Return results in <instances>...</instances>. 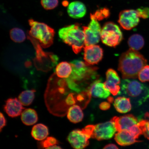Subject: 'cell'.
<instances>
[{"label":"cell","instance_id":"6da1fadb","mask_svg":"<svg viewBox=\"0 0 149 149\" xmlns=\"http://www.w3.org/2000/svg\"><path fill=\"white\" fill-rule=\"evenodd\" d=\"M70 63L72 73L66 79L69 87L77 93L89 90L93 83L98 79L97 68L80 60H74Z\"/></svg>","mask_w":149,"mask_h":149},{"label":"cell","instance_id":"7a4b0ae2","mask_svg":"<svg viewBox=\"0 0 149 149\" xmlns=\"http://www.w3.org/2000/svg\"><path fill=\"white\" fill-rule=\"evenodd\" d=\"M147 60L141 54L130 49L123 53L119 59L118 70L123 79H135L146 66Z\"/></svg>","mask_w":149,"mask_h":149},{"label":"cell","instance_id":"3957f363","mask_svg":"<svg viewBox=\"0 0 149 149\" xmlns=\"http://www.w3.org/2000/svg\"><path fill=\"white\" fill-rule=\"evenodd\" d=\"M121 85L120 95L128 97L135 105H141L149 98V88L136 80L123 79Z\"/></svg>","mask_w":149,"mask_h":149},{"label":"cell","instance_id":"277c9868","mask_svg":"<svg viewBox=\"0 0 149 149\" xmlns=\"http://www.w3.org/2000/svg\"><path fill=\"white\" fill-rule=\"evenodd\" d=\"M58 35L63 41L71 46L74 53H80L85 47V36L83 27L78 24L67 26L59 30Z\"/></svg>","mask_w":149,"mask_h":149},{"label":"cell","instance_id":"5b68a950","mask_svg":"<svg viewBox=\"0 0 149 149\" xmlns=\"http://www.w3.org/2000/svg\"><path fill=\"white\" fill-rule=\"evenodd\" d=\"M29 23L31 26L29 35L36 39L42 47L48 48L53 44L55 33L53 29L32 19L29 20Z\"/></svg>","mask_w":149,"mask_h":149},{"label":"cell","instance_id":"8992f818","mask_svg":"<svg viewBox=\"0 0 149 149\" xmlns=\"http://www.w3.org/2000/svg\"><path fill=\"white\" fill-rule=\"evenodd\" d=\"M28 38L32 42L36 52V57L34 59L35 66L39 70L47 71L51 69L56 64L58 58L53 54L45 53L42 51L38 41L31 36Z\"/></svg>","mask_w":149,"mask_h":149},{"label":"cell","instance_id":"52a82bcc","mask_svg":"<svg viewBox=\"0 0 149 149\" xmlns=\"http://www.w3.org/2000/svg\"><path fill=\"white\" fill-rule=\"evenodd\" d=\"M100 38L105 45L115 47L122 41L123 36L118 25L113 22H108L102 28Z\"/></svg>","mask_w":149,"mask_h":149},{"label":"cell","instance_id":"ba28073f","mask_svg":"<svg viewBox=\"0 0 149 149\" xmlns=\"http://www.w3.org/2000/svg\"><path fill=\"white\" fill-rule=\"evenodd\" d=\"M91 21L88 26H83L85 36V46L95 45L99 42L102 29L98 20L91 18Z\"/></svg>","mask_w":149,"mask_h":149},{"label":"cell","instance_id":"9c48e42d","mask_svg":"<svg viewBox=\"0 0 149 149\" xmlns=\"http://www.w3.org/2000/svg\"><path fill=\"white\" fill-rule=\"evenodd\" d=\"M117 130L112 121L100 123L94 125L91 137L98 141L111 139Z\"/></svg>","mask_w":149,"mask_h":149},{"label":"cell","instance_id":"30bf717a","mask_svg":"<svg viewBox=\"0 0 149 149\" xmlns=\"http://www.w3.org/2000/svg\"><path fill=\"white\" fill-rule=\"evenodd\" d=\"M91 137V135L84 128L81 130H72L69 134L67 139L73 148L81 149L88 146L89 139Z\"/></svg>","mask_w":149,"mask_h":149},{"label":"cell","instance_id":"8fae6325","mask_svg":"<svg viewBox=\"0 0 149 149\" xmlns=\"http://www.w3.org/2000/svg\"><path fill=\"white\" fill-rule=\"evenodd\" d=\"M139 18L136 10L126 9L120 13L118 22L123 29L130 30L139 24Z\"/></svg>","mask_w":149,"mask_h":149},{"label":"cell","instance_id":"7c38bea8","mask_svg":"<svg viewBox=\"0 0 149 149\" xmlns=\"http://www.w3.org/2000/svg\"><path fill=\"white\" fill-rule=\"evenodd\" d=\"M84 59L89 65L97 64L103 57V51L99 45H92L84 47Z\"/></svg>","mask_w":149,"mask_h":149},{"label":"cell","instance_id":"4fadbf2b","mask_svg":"<svg viewBox=\"0 0 149 149\" xmlns=\"http://www.w3.org/2000/svg\"><path fill=\"white\" fill-rule=\"evenodd\" d=\"M106 74L107 79L104 83L106 87L113 96L120 94V80L117 72L112 69H109Z\"/></svg>","mask_w":149,"mask_h":149},{"label":"cell","instance_id":"5bb4252c","mask_svg":"<svg viewBox=\"0 0 149 149\" xmlns=\"http://www.w3.org/2000/svg\"><path fill=\"white\" fill-rule=\"evenodd\" d=\"M114 123L117 131L123 130H129L132 127L138 123L136 117L132 114H128L122 116H115L111 119Z\"/></svg>","mask_w":149,"mask_h":149},{"label":"cell","instance_id":"9a60e30c","mask_svg":"<svg viewBox=\"0 0 149 149\" xmlns=\"http://www.w3.org/2000/svg\"><path fill=\"white\" fill-rule=\"evenodd\" d=\"M18 99L10 98L5 102L4 109L9 117L14 118L21 115L24 107Z\"/></svg>","mask_w":149,"mask_h":149},{"label":"cell","instance_id":"2e32d148","mask_svg":"<svg viewBox=\"0 0 149 149\" xmlns=\"http://www.w3.org/2000/svg\"><path fill=\"white\" fill-rule=\"evenodd\" d=\"M114 139L117 144L123 146H129L141 141L137 140V138L128 130L118 132L115 134Z\"/></svg>","mask_w":149,"mask_h":149},{"label":"cell","instance_id":"e0dca14e","mask_svg":"<svg viewBox=\"0 0 149 149\" xmlns=\"http://www.w3.org/2000/svg\"><path fill=\"white\" fill-rule=\"evenodd\" d=\"M100 79L97 80L91 86L88 90L93 97L106 98L110 94V92Z\"/></svg>","mask_w":149,"mask_h":149},{"label":"cell","instance_id":"ac0fdd59","mask_svg":"<svg viewBox=\"0 0 149 149\" xmlns=\"http://www.w3.org/2000/svg\"><path fill=\"white\" fill-rule=\"evenodd\" d=\"M68 13L70 17L75 19L82 18L86 13V8L81 1H74L68 6Z\"/></svg>","mask_w":149,"mask_h":149},{"label":"cell","instance_id":"d6986e66","mask_svg":"<svg viewBox=\"0 0 149 149\" xmlns=\"http://www.w3.org/2000/svg\"><path fill=\"white\" fill-rule=\"evenodd\" d=\"M113 105L116 110L120 113H128L132 109L130 99L125 97H119L117 98L115 100Z\"/></svg>","mask_w":149,"mask_h":149},{"label":"cell","instance_id":"ffe728a7","mask_svg":"<svg viewBox=\"0 0 149 149\" xmlns=\"http://www.w3.org/2000/svg\"><path fill=\"white\" fill-rule=\"evenodd\" d=\"M67 117L70 122L77 123L81 122L84 117V113L79 106L74 105L68 109Z\"/></svg>","mask_w":149,"mask_h":149},{"label":"cell","instance_id":"44dd1931","mask_svg":"<svg viewBox=\"0 0 149 149\" xmlns=\"http://www.w3.org/2000/svg\"><path fill=\"white\" fill-rule=\"evenodd\" d=\"M31 135L33 138L37 141L44 140L49 135L47 127L43 124H37L33 126Z\"/></svg>","mask_w":149,"mask_h":149},{"label":"cell","instance_id":"7402d4cb","mask_svg":"<svg viewBox=\"0 0 149 149\" xmlns=\"http://www.w3.org/2000/svg\"><path fill=\"white\" fill-rule=\"evenodd\" d=\"M72 64L66 61H63L57 65L56 68V74L61 79H68L72 72Z\"/></svg>","mask_w":149,"mask_h":149},{"label":"cell","instance_id":"603a6c76","mask_svg":"<svg viewBox=\"0 0 149 149\" xmlns=\"http://www.w3.org/2000/svg\"><path fill=\"white\" fill-rule=\"evenodd\" d=\"M21 119L22 122L25 125H32L36 123L38 121V115L34 109H26L22 112Z\"/></svg>","mask_w":149,"mask_h":149},{"label":"cell","instance_id":"cb8c5ba5","mask_svg":"<svg viewBox=\"0 0 149 149\" xmlns=\"http://www.w3.org/2000/svg\"><path fill=\"white\" fill-rule=\"evenodd\" d=\"M128 44L130 49L139 51L143 47L145 42L143 37L138 34L132 35L128 39Z\"/></svg>","mask_w":149,"mask_h":149},{"label":"cell","instance_id":"d4e9b609","mask_svg":"<svg viewBox=\"0 0 149 149\" xmlns=\"http://www.w3.org/2000/svg\"><path fill=\"white\" fill-rule=\"evenodd\" d=\"M35 92L34 89L23 91L19 95L18 100L23 106H29L34 100Z\"/></svg>","mask_w":149,"mask_h":149},{"label":"cell","instance_id":"484cf974","mask_svg":"<svg viewBox=\"0 0 149 149\" xmlns=\"http://www.w3.org/2000/svg\"><path fill=\"white\" fill-rule=\"evenodd\" d=\"M10 36L13 41L17 43L24 42L26 38L25 33L22 29L18 28H15L11 29Z\"/></svg>","mask_w":149,"mask_h":149},{"label":"cell","instance_id":"4316f807","mask_svg":"<svg viewBox=\"0 0 149 149\" xmlns=\"http://www.w3.org/2000/svg\"><path fill=\"white\" fill-rule=\"evenodd\" d=\"M139 123L142 130L143 135L149 140V113H145V119L141 120Z\"/></svg>","mask_w":149,"mask_h":149},{"label":"cell","instance_id":"83f0119b","mask_svg":"<svg viewBox=\"0 0 149 149\" xmlns=\"http://www.w3.org/2000/svg\"><path fill=\"white\" fill-rule=\"evenodd\" d=\"M110 14V13L109 9L102 8L96 10L94 14H91L90 17L100 21L109 17Z\"/></svg>","mask_w":149,"mask_h":149},{"label":"cell","instance_id":"f1b7e54d","mask_svg":"<svg viewBox=\"0 0 149 149\" xmlns=\"http://www.w3.org/2000/svg\"><path fill=\"white\" fill-rule=\"evenodd\" d=\"M41 3L44 9L51 10L58 6V0H41Z\"/></svg>","mask_w":149,"mask_h":149},{"label":"cell","instance_id":"f546056e","mask_svg":"<svg viewBox=\"0 0 149 149\" xmlns=\"http://www.w3.org/2000/svg\"><path fill=\"white\" fill-rule=\"evenodd\" d=\"M40 143L42 148L48 149L54 145L58 144V141L54 137H49L43 140Z\"/></svg>","mask_w":149,"mask_h":149},{"label":"cell","instance_id":"4dcf8cb0","mask_svg":"<svg viewBox=\"0 0 149 149\" xmlns=\"http://www.w3.org/2000/svg\"><path fill=\"white\" fill-rule=\"evenodd\" d=\"M138 77L142 82L149 81V65H146L139 72Z\"/></svg>","mask_w":149,"mask_h":149},{"label":"cell","instance_id":"1f68e13d","mask_svg":"<svg viewBox=\"0 0 149 149\" xmlns=\"http://www.w3.org/2000/svg\"><path fill=\"white\" fill-rule=\"evenodd\" d=\"M136 11L139 17L144 19L149 17V8L148 7H141L137 9Z\"/></svg>","mask_w":149,"mask_h":149},{"label":"cell","instance_id":"d6a6232c","mask_svg":"<svg viewBox=\"0 0 149 149\" xmlns=\"http://www.w3.org/2000/svg\"><path fill=\"white\" fill-rule=\"evenodd\" d=\"M76 100L74 98V94L70 93L69 94L65 100L67 105L72 106L76 103Z\"/></svg>","mask_w":149,"mask_h":149},{"label":"cell","instance_id":"836d02e7","mask_svg":"<svg viewBox=\"0 0 149 149\" xmlns=\"http://www.w3.org/2000/svg\"><path fill=\"white\" fill-rule=\"evenodd\" d=\"M100 108L102 111H107L110 109L111 104L108 102H103L100 104Z\"/></svg>","mask_w":149,"mask_h":149},{"label":"cell","instance_id":"e575fe53","mask_svg":"<svg viewBox=\"0 0 149 149\" xmlns=\"http://www.w3.org/2000/svg\"><path fill=\"white\" fill-rule=\"evenodd\" d=\"M6 119L5 117L2 113H1V131L3 128L6 125Z\"/></svg>","mask_w":149,"mask_h":149},{"label":"cell","instance_id":"d590c367","mask_svg":"<svg viewBox=\"0 0 149 149\" xmlns=\"http://www.w3.org/2000/svg\"><path fill=\"white\" fill-rule=\"evenodd\" d=\"M104 149H118L116 145L113 144H108L104 147Z\"/></svg>","mask_w":149,"mask_h":149},{"label":"cell","instance_id":"8d00e7d4","mask_svg":"<svg viewBox=\"0 0 149 149\" xmlns=\"http://www.w3.org/2000/svg\"><path fill=\"white\" fill-rule=\"evenodd\" d=\"M49 149H61V148L60 146H57V145H54V146L50 147L49 148Z\"/></svg>","mask_w":149,"mask_h":149},{"label":"cell","instance_id":"74e56055","mask_svg":"<svg viewBox=\"0 0 149 149\" xmlns=\"http://www.w3.org/2000/svg\"><path fill=\"white\" fill-rule=\"evenodd\" d=\"M108 101L109 102V103H111L113 101V98L111 97H109L108 98Z\"/></svg>","mask_w":149,"mask_h":149}]
</instances>
